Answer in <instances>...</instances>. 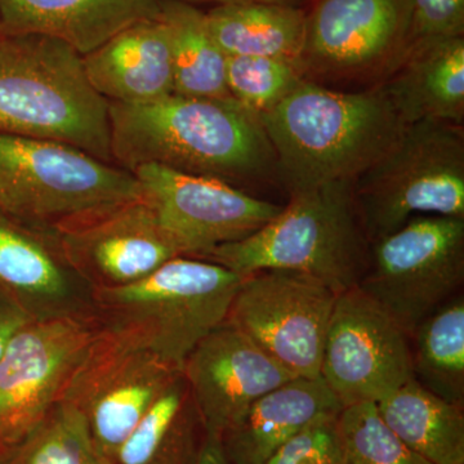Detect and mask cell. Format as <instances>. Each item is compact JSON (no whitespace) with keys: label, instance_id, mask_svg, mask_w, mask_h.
I'll list each match as a JSON object with an SVG mask.
<instances>
[{"label":"cell","instance_id":"obj_20","mask_svg":"<svg viewBox=\"0 0 464 464\" xmlns=\"http://www.w3.org/2000/svg\"><path fill=\"white\" fill-rule=\"evenodd\" d=\"M343 406L322 377L293 378L256 400L221 438L230 464H264L275 451Z\"/></svg>","mask_w":464,"mask_h":464},{"label":"cell","instance_id":"obj_21","mask_svg":"<svg viewBox=\"0 0 464 464\" xmlns=\"http://www.w3.org/2000/svg\"><path fill=\"white\" fill-rule=\"evenodd\" d=\"M160 14V0H0V30L66 43L82 57L143 18Z\"/></svg>","mask_w":464,"mask_h":464},{"label":"cell","instance_id":"obj_14","mask_svg":"<svg viewBox=\"0 0 464 464\" xmlns=\"http://www.w3.org/2000/svg\"><path fill=\"white\" fill-rule=\"evenodd\" d=\"M132 173L159 225L185 257L199 258L218 246L246 239L283 208L221 179L157 164L137 167Z\"/></svg>","mask_w":464,"mask_h":464},{"label":"cell","instance_id":"obj_19","mask_svg":"<svg viewBox=\"0 0 464 464\" xmlns=\"http://www.w3.org/2000/svg\"><path fill=\"white\" fill-rule=\"evenodd\" d=\"M381 85L405 125L464 123V38L415 39Z\"/></svg>","mask_w":464,"mask_h":464},{"label":"cell","instance_id":"obj_11","mask_svg":"<svg viewBox=\"0 0 464 464\" xmlns=\"http://www.w3.org/2000/svg\"><path fill=\"white\" fill-rule=\"evenodd\" d=\"M102 320L93 308L35 319L0 357V458L18 447L60 402Z\"/></svg>","mask_w":464,"mask_h":464},{"label":"cell","instance_id":"obj_23","mask_svg":"<svg viewBox=\"0 0 464 464\" xmlns=\"http://www.w3.org/2000/svg\"><path fill=\"white\" fill-rule=\"evenodd\" d=\"M206 16L210 34L227 57H274L299 63L306 38L304 9L282 3H241L217 5Z\"/></svg>","mask_w":464,"mask_h":464},{"label":"cell","instance_id":"obj_34","mask_svg":"<svg viewBox=\"0 0 464 464\" xmlns=\"http://www.w3.org/2000/svg\"><path fill=\"white\" fill-rule=\"evenodd\" d=\"M188 3H216L217 5H241V3H282V5H293V0H179Z\"/></svg>","mask_w":464,"mask_h":464},{"label":"cell","instance_id":"obj_4","mask_svg":"<svg viewBox=\"0 0 464 464\" xmlns=\"http://www.w3.org/2000/svg\"><path fill=\"white\" fill-rule=\"evenodd\" d=\"M353 181H335L290 195L279 215L246 239L201 256L246 276L262 270L308 275L341 295L359 285L369 261L353 194Z\"/></svg>","mask_w":464,"mask_h":464},{"label":"cell","instance_id":"obj_35","mask_svg":"<svg viewBox=\"0 0 464 464\" xmlns=\"http://www.w3.org/2000/svg\"><path fill=\"white\" fill-rule=\"evenodd\" d=\"M335 464H346V462H344L343 458H342V459L338 460V462Z\"/></svg>","mask_w":464,"mask_h":464},{"label":"cell","instance_id":"obj_28","mask_svg":"<svg viewBox=\"0 0 464 464\" xmlns=\"http://www.w3.org/2000/svg\"><path fill=\"white\" fill-rule=\"evenodd\" d=\"M337 433L346 464H431L406 447L383 422L373 402L342 409Z\"/></svg>","mask_w":464,"mask_h":464},{"label":"cell","instance_id":"obj_30","mask_svg":"<svg viewBox=\"0 0 464 464\" xmlns=\"http://www.w3.org/2000/svg\"><path fill=\"white\" fill-rule=\"evenodd\" d=\"M338 415L320 418L275 451L264 464H335L342 459Z\"/></svg>","mask_w":464,"mask_h":464},{"label":"cell","instance_id":"obj_33","mask_svg":"<svg viewBox=\"0 0 464 464\" xmlns=\"http://www.w3.org/2000/svg\"><path fill=\"white\" fill-rule=\"evenodd\" d=\"M194 464H230L222 447L221 439L204 435Z\"/></svg>","mask_w":464,"mask_h":464},{"label":"cell","instance_id":"obj_13","mask_svg":"<svg viewBox=\"0 0 464 464\" xmlns=\"http://www.w3.org/2000/svg\"><path fill=\"white\" fill-rule=\"evenodd\" d=\"M320 377L343 408L375 402L414 380L411 338L359 286L338 295Z\"/></svg>","mask_w":464,"mask_h":464},{"label":"cell","instance_id":"obj_16","mask_svg":"<svg viewBox=\"0 0 464 464\" xmlns=\"http://www.w3.org/2000/svg\"><path fill=\"white\" fill-rule=\"evenodd\" d=\"M182 374L204 435L217 439L256 400L295 378L227 322L197 344Z\"/></svg>","mask_w":464,"mask_h":464},{"label":"cell","instance_id":"obj_18","mask_svg":"<svg viewBox=\"0 0 464 464\" xmlns=\"http://www.w3.org/2000/svg\"><path fill=\"white\" fill-rule=\"evenodd\" d=\"M83 66L93 90L109 102L142 105L174 93L169 34L160 14L85 54Z\"/></svg>","mask_w":464,"mask_h":464},{"label":"cell","instance_id":"obj_27","mask_svg":"<svg viewBox=\"0 0 464 464\" xmlns=\"http://www.w3.org/2000/svg\"><path fill=\"white\" fill-rule=\"evenodd\" d=\"M3 464H115L92 438L83 415L60 401Z\"/></svg>","mask_w":464,"mask_h":464},{"label":"cell","instance_id":"obj_1","mask_svg":"<svg viewBox=\"0 0 464 464\" xmlns=\"http://www.w3.org/2000/svg\"><path fill=\"white\" fill-rule=\"evenodd\" d=\"M112 160L133 172L146 164L237 183L276 179L259 116L235 100L170 94L142 105L109 102Z\"/></svg>","mask_w":464,"mask_h":464},{"label":"cell","instance_id":"obj_6","mask_svg":"<svg viewBox=\"0 0 464 464\" xmlns=\"http://www.w3.org/2000/svg\"><path fill=\"white\" fill-rule=\"evenodd\" d=\"M353 201L368 240L415 216L464 217L463 125L420 121L353 179Z\"/></svg>","mask_w":464,"mask_h":464},{"label":"cell","instance_id":"obj_25","mask_svg":"<svg viewBox=\"0 0 464 464\" xmlns=\"http://www.w3.org/2000/svg\"><path fill=\"white\" fill-rule=\"evenodd\" d=\"M199 415L179 373L143 415L114 457L115 464H194Z\"/></svg>","mask_w":464,"mask_h":464},{"label":"cell","instance_id":"obj_10","mask_svg":"<svg viewBox=\"0 0 464 464\" xmlns=\"http://www.w3.org/2000/svg\"><path fill=\"white\" fill-rule=\"evenodd\" d=\"M179 373L136 333L102 322L60 401L83 415L92 438L114 459L125 439Z\"/></svg>","mask_w":464,"mask_h":464},{"label":"cell","instance_id":"obj_9","mask_svg":"<svg viewBox=\"0 0 464 464\" xmlns=\"http://www.w3.org/2000/svg\"><path fill=\"white\" fill-rule=\"evenodd\" d=\"M413 41L411 0H314L298 63L307 81L364 90L382 83Z\"/></svg>","mask_w":464,"mask_h":464},{"label":"cell","instance_id":"obj_22","mask_svg":"<svg viewBox=\"0 0 464 464\" xmlns=\"http://www.w3.org/2000/svg\"><path fill=\"white\" fill-rule=\"evenodd\" d=\"M383 422L418 456L431 464H464L463 405L409 381L375 402Z\"/></svg>","mask_w":464,"mask_h":464},{"label":"cell","instance_id":"obj_15","mask_svg":"<svg viewBox=\"0 0 464 464\" xmlns=\"http://www.w3.org/2000/svg\"><path fill=\"white\" fill-rule=\"evenodd\" d=\"M52 230L67 264L90 290L140 282L179 257L143 197L94 208Z\"/></svg>","mask_w":464,"mask_h":464},{"label":"cell","instance_id":"obj_29","mask_svg":"<svg viewBox=\"0 0 464 464\" xmlns=\"http://www.w3.org/2000/svg\"><path fill=\"white\" fill-rule=\"evenodd\" d=\"M226 76L232 99L257 116L276 108L304 79L298 63L274 57H227Z\"/></svg>","mask_w":464,"mask_h":464},{"label":"cell","instance_id":"obj_36","mask_svg":"<svg viewBox=\"0 0 464 464\" xmlns=\"http://www.w3.org/2000/svg\"><path fill=\"white\" fill-rule=\"evenodd\" d=\"M0 464H3V459H2V458H0Z\"/></svg>","mask_w":464,"mask_h":464},{"label":"cell","instance_id":"obj_5","mask_svg":"<svg viewBox=\"0 0 464 464\" xmlns=\"http://www.w3.org/2000/svg\"><path fill=\"white\" fill-rule=\"evenodd\" d=\"M243 277L206 259L179 256L140 282L91 290L92 307L103 323L136 333L182 372L197 344L227 320Z\"/></svg>","mask_w":464,"mask_h":464},{"label":"cell","instance_id":"obj_12","mask_svg":"<svg viewBox=\"0 0 464 464\" xmlns=\"http://www.w3.org/2000/svg\"><path fill=\"white\" fill-rule=\"evenodd\" d=\"M337 297L308 275L257 271L241 280L226 322L248 335L293 377L317 378Z\"/></svg>","mask_w":464,"mask_h":464},{"label":"cell","instance_id":"obj_26","mask_svg":"<svg viewBox=\"0 0 464 464\" xmlns=\"http://www.w3.org/2000/svg\"><path fill=\"white\" fill-rule=\"evenodd\" d=\"M414 378L440 398L464 402V299L451 298L411 337Z\"/></svg>","mask_w":464,"mask_h":464},{"label":"cell","instance_id":"obj_2","mask_svg":"<svg viewBox=\"0 0 464 464\" xmlns=\"http://www.w3.org/2000/svg\"><path fill=\"white\" fill-rule=\"evenodd\" d=\"M259 119L289 197L353 181L405 127L381 85L342 91L307 79Z\"/></svg>","mask_w":464,"mask_h":464},{"label":"cell","instance_id":"obj_17","mask_svg":"<svg viewBox=\"0 0 464 464\" xmlns=\"http://www.w3.org/2000/svg\"><path fill=\"white\" fill-rule=\"evenodd\" d=\"M85 288L52 228L0 212V295L34 319H44L93 308Z\"/></svg>","mask_w":464,"mask_h":464},{"label":"cell","instance_id":"obj_8","mask_svg":"<svg viewBox=\"0 0 464 464\" xmlns=\"http://www.w3.org/2000/svg\"><path fill=\"white\" fill-rule=\"evenodd\" d=\"M464 282V217L415 216L372 241L359 288L409 335Z\"/></svg>","mask_w":464,"mask_h":464},{"label":"cell","instance_id":"obj_24","mask_svg":"<svg viewBox=\"0 0 464 464\" xmlns=\"http://www.w3.org/2000/svg\"><path fill=\"white\" fill-rule=\"evenodd\" d=\"M160 17L169 34L174 94L230 101L227 56L217 44L206 14L179 0H160Z\"/></svg>","mask_w":464,"mask_h":464},{"label":"cell","instance_id":"obj_31","mask_svg":"<svg viewBox=\"0 0 464 464\" xmlns=\"http://www.w3.org/2000/svg\"><path fill=\"white\" fill-rule=\"evenodd\" d=\"M413 38L463 36L464 0H411Z\"/></svg>","mask_w":464,"mask_h":464},{"label":"cell","instance_id":"obj_3","mask_svg":"<svg viewBox=\"0 0 464 464\" xmlns=\"http://www.w3.org/2000/svg\"><path fill=\"white\" fill-rule=\"evenodd\" d=\"M0 134L65 143L111 163L109 101L66 43L0 30Z\"/></svg>","mask_w":464,"mask_h":464},{"label":"cell","instance_id":"obj_32","mask_svg":"<svg viewBox=\"0 0 464 464\" xmlns=\"http://www.w3.org/2000/svg\"><path fill=\"white\" fill-rule=\"evenodd\" d=\"M33 320L35 319L25 310L0 295V357L5 353L14 335Z\"/></svg>","mask_w":464,"mask_h":464},{"label":"cell","instance_id":"obj_7","mask_svg":"<svg viewBox=\"0 0 464 464\" xmlns=\"http://www.w3.org/2000/svg\"><path fill=\"white\" fill-rule=\"evenodd\" d=\"M142 197L136 176L65 143L0 134V212L38 227Z\"/></svg>","mask_w":464,"mask_h":464}]
</instances>
